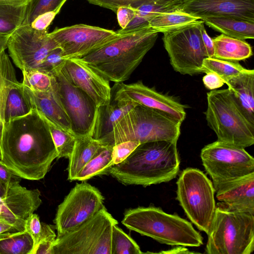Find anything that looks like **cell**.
<instances>
[{"mask_svg":"<svg viewBox=\"0 0 254 254\" xmlns=\"http://www.w3.org/2000/svg\"><path fill=\"white\" fill-rule=\"evenodd\" d=\"M32 0H0V2H30Z\"/></svg>","mask_w":254,"mask_h":254,"instance_id":"cell-51","label":"cell"},{"mask_svg":"<svg viewBox=\"0 0 254 254\" xmlns=\"http://www.w3.org/2000/svg\"><path fill=\"white\" fill-rule=\"evenodd\" d=\"M6 188L0 182V195L1 196H4L6 194Z\"/></svg>","mask_w":254,"mask_h":254,"instance_id":"cell-52","label":"cell"},{"mask_svg":"<svg viewBox=\"0 0 254 254\" xmlns=\"http://www.w3.org/2000/svg\"><path fill=\"white\" fill-rule=\"evenodd\" d=\"M204 114L217 140L245 148L254 143V124L247 117L230 90H213L207 93Z\"/></svg>","mask_w":254,"mask_h":254,"instance_id":"cell-6","label":"cell"},{"mask_svg":"<svg viewBox=\"0 0 254 254\" xmlns=\"http://www.w3.org/2000/svg\"><path fill=\"white\" fill-rule=\"evenodd\" d=\"M203 22L199 19L163 33L164 46L170 64L175 71L182 74L202 72L203 61L207 57L201 37Z\"/></svg>","mask_w":254,"mask_h":254,"instance_id":"cell-10","label":"cell"},{"mask_svg":"<svg viewBox=\"0 0 254 254\" xmlns=\"http://www.w3.org/2000/svg\"><path fill=\"white\" fill-rule=\"evenodd\" d=\"M65 59L60 47L51 51L45 59L41 70L53 73L55 70L62 67Z\"/></svg>","mask_w":254,"mask_h":254,"instance_id":"cell-41","label":"cell"},{"mask_svg":"<svg viewBox=\"0 0 254 254\" xmlns=\"http://www.w3.org/2000/svg\"><path fill=\"white\" fill-rule=\"evenodd\" d=\"M177 185V199L188 217L207 234L216 207L213 183L200 170L188 168L180 174Z\"/></svg>","mask_w":254,"mask_h":254,"instance_id":"cell-9","label":"cell"},{"mask_svg":"<svg viewBox=\"0 0 254 254\" xmlns=\"http://www.w3.org/2000/svg\"><path fill=\"white\" fill-rule=\"evenodd\" d=\"M62 70L73 85L85 92L97 107L109 104L111 88L109 81L75 59H65Z\"/></svg>","mask_w":254,"mask_h":254,"instance_id":"cell-19","label":"cell"},{"mask_svg":"<svg viewBox=\"0 0 254 254\" xmlns=\"http://www.w3.org/2000/svg\"><path fill=\"white\" fill-rule=\"evenodd\" d=\"M23 86L24 92L33 109H36L48 119L74 135L70 120L57 94L54 76L52 89L48 92L33 91Z\"/></svg>","mask_w":254,"mask_h":254,"instance_id":"cell-21","label":"cell"},{"mask_svg":"<svg viewBox=\"0 0 254 254\" xmlns=\"http://www.w3.org/2000/svg\"><path fill=\"white\" fill-rule=\"evenodd\" d=\"M182 0H157L142 4L136 8V13L126 28L118 30L126 32L148 26L149 21L161 12L180 9Z\"/></svg>","mask_w":254,"mask_h":254,"instance_id":"cell-26","label":"cell"},{"mask_svg":"<svg viewBox=\"0 0 254 254\" xmlns=\"http://www.w3.org/2000/svg\"><path fill=\"white\" fill-rule=\"evenodd\" d=\"M213 58L229 62H238L253 55L251 46L245 40L221 34L212 39Z\"/></svg>","mask_w":254,"mask_h":254,"instance_id":"cell-24","label":"cell"},{"mask_svg":"<svg viewBox=\"0 0 254 254\" xmlns=\"http://www.w3.org/2000/svg\"><path fill=\"white\" fill-rule=\"evenodd\" d=\"M122 223L130 230L159 243L172 246L198 247L203 238L188 221L154 206L127 210Z\"/></svg>","mask_w":254,"mask_h":254,"instance_id":"cell-5","label":"cell"},{"mask_svg":"<svg viewBox=\"0 0 254 254\" xmlns=\"http://www.w3.org/2000/svg\"><path fill=\"white\" fill-rule=\"evenodd\" d=\"M180 9L200 19L220 16L254 22V0H182Z\"/></svg>","mask_w":254,"mask_h":254,"instance_id":"cell-18","label":"cell"},{"mask_svg":"<svg viewBox=\"0 0 254 254\" xmlns=\"http://www.w3.org/2000/svg\"><path fill=\"white\" fill-rule=\"evenodd\" d=\"M202 164L214 190L219 186L254 173V159L244 148L217 140L201 151Z\"/></svg>","mask_w":254,"mask_h":254,"instance_id":"cell-11","label":"cell"},{"mask_svg":"<svg viewBox=\"0 0 254 254\" xmlns=\"http://www.w3.org/2000/svg\"><path fill=\"white\" fill-rule=\"evenodd\" d=\"M114 100L133 103L152 108L164 113L181 123L186 117V106L173 97L146 86L141 81L130 84L117 83Z\"/></svg>","mask_w":254,"mask_h":254,"instance_id":"cell-16","label":"cell"},{"mask_svg":"<svg viewBox=\"0 0 254 254\" xmlns=\"http://www.w3.org/2000/svg\"><path fill=\"white\" fill-rule=\"evenodd\" d=\"M118 223L104 207L79 227L57 237L51 254H111L112 229Z\"/></svg>","mask_w":254,"mask_h":254,"instance_id":"cell-8","label":"cell"},{"mask_svg":"<svg viewBox=\"0 0 254 254\" xmlns=\"http://www.w3.org/2000/svg\"><path fill=\"white\" fill-rule=\"evenodd\" d=\"M205 248L208 254H251L254 250V214L216 207Z\"/></svg>","mask_w":254,"mask_h":254,"instance_id":"cell-7","label":"cell"},{"mask_svg":"<svg viewBox=\"0 0 254 254\" xmlns=\"http://www.w3.org/2000/svg\"><path fill=\"white\" fill-rule=\"evenodd\" d=\"M59 47L48 29L37 30L22 23L9 36L7 49L16 66L22 71L41 70L43 63L53 49Z\"/></svg>","mask_w":254,"mask_h":254,"instance_id":"cell-13","label":"cell"},{"mask_svg":"<svg viewBox=\"0 0 254 254\" xmlns=\"http://www.w3.org/2000/svg\"><path fill=\"white\" fill-rule=\"evenodd\" d=\"M226 84L247 117L254 124V70L248 69Z\"/></svg>","mask_w":254,"mask_h":254,"instance_id":"cell-23","label":"cell"},{"mask_svg":"<svg viewBox=\"0 0 254 254\" xmlns=\"http://www.w3.org/2000/svg\"><path fill=\"white\" fill-rule=\"evenodd\" d=\"M41 115L49 127L57 152V158L64 157L68 159L73 150L76 137L48 119L42 114Z\"/></svg>","mask_w":254,"mask_h":254,"instance_id":"cell-35","label":"cell"},{"mask_svg":"<svg viewBox=\"0 0 254 254\" xmlns=\"http://www.w3.org/2000/svg\"><path fill=\"white\" fill-rule=\"evenodd\" d=\"M180 164L176 142L152 141L140 143L124 161L109 168L105 174L125 185L145 187L176 178Z\"/></svg>","mask_w":254,"mask_h":254,"instance_id":"cell-3","label":"cell"},{"mask_svg":"<svg viewBox=\"0 0 254 254\" xmlns=\"http://www.w3.org/2000/svg\"><path fill=\"white\" fill-rule=\"evenodd\" d=\"M104 197L95 187L76 184L59 205L54 219L57 237L74 230L104 207Z\"/></svg>","mask_w":254,"mask_h":254,"instance_id":"cell-12","label":"cell"},{"mask_svg":"<svg viewBox=\"0 0 254 254\" xmlns=\"http://www.w3.org/2000/svg\"><path fill=\"white\" fill-rule=\"evenodd\" d=\"M58 13L55 11H48L38 16L30 24L31 26L37 30L48 29Z\"/></svg>","mask_w":254,"mask_h":254,"instance_id":"cell-44","label":"cell"},{"mask_svg":"<svg viewBox=\"0 0 254 254\" xmlns=\"http://www.w3.org/2000/svg\"><path fill=\"white\" fill-rule=\"evenodd\" d=\"M161 253H172V254H178V253H191L190 252L188 251V249L183 248H175L173 250H171L168 252H161Z\"/></svg>","mask_w":254,"mask_h":254,"instance_id":"cell-50","label":"cell"},{"mask_svg":"<svg viewBox=\"0 0 254 254\" xmlns=\"http://www.w3.org/2000/svg\"><path fill=\"white\" fill-rule=\"evenodd\" d=\"M215 191L217 199L228 209L254 214V173L224 183Z\"/></svg>","mask_w":254,"mask_h":254,"instance_id":"cell-20","label":"cell"},{"mask_svg":"<svg viewBox=\"0 0 254 254\" xmlns=\"http://www.w3.org/2000/svg\"><path fill=\"white\" fill-rule=\"evenodd\" d=\"M33 241L25 230L0 234V254H30Z\"/></svg>","mask_w":254,"mask_h":254,"instance_id":"cell-32","label":"cell"},{"mask_svg":"<svg viewBox=\"0 0 254 254\" xmlns=\"http://www.w3.org/2000/svg\"><path fill=\"white\" fill-rule=\"evenodd\" d=\"M65 59L81 58L119 37L117 31L84 24L56 28L49 33Z\"/></svg>","mask_w":254,"mask_h":254,"instance_id":"cell-15","label":"cell"},{"mask_svg":"<svg viewBox=\"0 0 254 254\" xmlns=\"http://www.w3.org/2000/svg\"><path fill=\"white\" fill-rule=\"evenodd\" d=\"M19 82L9 56L5 50L0 53V160L1 159L0 145L3 127L6 101L11 89Z\"/></svg>","mask_w":254,"mask_h":254,"instance_id":"cell-28","label":"cell"},{"mask_svg":"<svg viewBox=\"0 0 254 254\" xmlns=\"http://www.w3.org/2000/svg\"><path fill=\"white\" fill-rule=\"evenodd\" d=\"M30 2H0V35L10 36L21 26Z\"/></svg>","mask_w":254,"mask_h":254,"instance_id":"cell-29","label":"cell"},{"mask_svg":"<svg viewBox=\"0 0 254 254\" xmlns=\"http://www.w3.org/2000/svg\"><path fill=\"white\" fill-rule=\"evenodd\" d=\"M159 32L149 26L121 33L102 48L74 58L109 81L127 80L154 46Z\"/></svg>","mask_w":254,"mask_h":254,"instance_id":"cell-2","label":"cell"},{"mask_svg":"<svg viewBox=\"0 0 254 254\" xmlns=\"http://www.w3.org/2000/svg\"><path fill=\"white\" fill-rule=\"evenodd\" d=\"M67 0H32L28 4L23 23L30 24L39 15L51 11L58 13Z\"/></svg>","mask_w":254,"mask_h":254,"instance_id":"cell-38","label":"cell"},{"mask_svg":"<svg viewBox=\"0 0 254 254\" xmlns=\"http://www.w3.org/2000/svg\"><path fill=\"white\" fill-rule=\"evenodd\" d=\"M135 104L114 100L107 105L97 107L90 136L98 140L102 138L113 130L115 124Z\"/></svg>","mask_w":254,"mask_h":254,"instance_id":"cell-22","label":"cell"},{"mask_svg":"<svg viewBox=\"0 0 254 254\" xmlns=\"http://www.w3.org/2000/svg\"><path fill=\"white\" fill-rule=\"evenodd\" d=\"M182 123L164 113L136 104L99 141L111 146L130 140L177 142Z\"/></svg>","mask_w":254,"mask_h":254,"instance_id":"cell-4","label":"cell"},{"mask_svg":"<svg viewBox=\"0 0 254 254\" xmlns=\"http://www.w3.org/2000/svg\"><path fill=\"white\" fill-rule=\"evenodd\" d=\"M202 81L205 87L210 90L218 89L225 84L221 77L211 72L206 73L202 78Z\"/></svg>","mask_w":254,"mask_h":254,"instance_id":"cell-45","label":"cell"},{"mask_svg":"<svg viewBox=\"0 0 254 254\" xmlns=\"http://www.w3.org/2000/svg\"><path fill=\"white\" fill-rule=\"evenodd\" d=\"M42 230L43 222H41L39 216L35 213L31 214L25 222V230L33 241V248L38 243Z\"/></svg>","mask_w":254,"mask_h":254,"instance_id":"cell-42","label":"cell"},{"mask_svg":"<svg viewBox=\"0 0 254 254\" xmlns=\"http://www.w3.org/2000/svg\"><path fill=\"white\" fill-rule=\"evenodd\" d=\"M103 144L90 135L77 137L72 153L68 158V180L74 178Z\"/></svg>","mask_w":254,"mask_h":254,"instance_id":"cell-27","label":"cell"},{"mask_svg":"<svg viewBox=\"0 0 254 254\" xmlns=\"http://www.w3.org/2000/svg\"><path fill=\"white\" fill-rule=\"evenodd\" d=\"M33 109L24 92L23 85L19 82L11 89L8 93L4 115L5 123L15 118L24 116Z\"/></svg>","mask_w":254,"mask_h":254,"instance_id":"cell-33","label":"cell"},{"mask_svg":"<svg viewBox=\"0 0 254 254\" xmlns=\"http://www.w3.org/2000/svg\"><path fill=\"white\" fill-rule=\"evenodd\" d=\"M9 36L0 35V53L7 48V43Z\"/></svg>","mask_w":254,"mask_h":254,"instance_id":"cell-49","label":"cell"},{"mask_svg":"<svg viewBox=\"0 0 254 254\" xmlns=\"http://www.w3.org/2000/svg\"><path fill=\"white\" fill-rule=\"evenodd\" d=\"M22 84L33 91L48 92L52 90L54 82L53 74L39 69L22 71Z\"/></svg>","mask_w":254,"mask_h":254,"instance_id":"cell-36","label":"cell"},{"mask_svg":"<svg viewBox=\"0 0 254 254\" xmlns=\"http://www.w3.org/2000/svg\"><path fill=\"white\" fill-rule=\"evenodd\" d=\"M113 146L103 144L88 162L74 178V180L84 181L99 175H105L106 170L114 165Z\"/></svg>","mask_w":254,"mask_h":254,"instance_id":"cell-30","label":"cell"},{"mask_svg":"<svg viewBox=\"0 0 254 254\" xmlns=\"http://www.w3.org/2000/svg\"><path fill=\"white\" fill-rule=\"evenodd\" d=\"M89 3L116 12L118 8L123 5H131L137 8L140 5L157 0H87Z\"/></svg>","mask_w":254,"mask_h":254,"instance_id":"cell-39","label":"cell"},{"mask_svg":"<svg viewBox=\"0 0 254 254\" xmlns=\"http://www.w3.org/2000/svg\"><path fill=\"white\" fill-rule=\"evenodd\" d=\"M16 177L0 160V182L6 188L11 181Z\"/></svg>","mask_w":254,"mask_h":254,"instance_id":"cell-47","label":"cell"},{"mask_svg":"<svg viewBox=\"0 0 254 254\" xmlns=\"http://www.w3.org/2000/svg\"><path fill=\"white\" fill-rule=\"evenodd\" d=\"M140 144L136 141H127L115 144L113 147V161L114 165L124 161Z\"/></svg>","mask_w":254,"mask_h":254,"instance_id":"cell-40","label":"cell"},{"mask_svg":"<svg viewBox=\"0 0 254 254\" xmlns=\"http://www.w3.org/2000/svg\"><path fill=\"white\" fill-rule=\"evenodd\" d=\"M19 231L13 226L0 220V234L5 232Z\"/></svg>","mask_w":254,"mask_h":254,"instance_id":"cell-48","label":"cell"},{"mask_svg":"<svg viewBox=\"0 0 254 254\" xmlns=\"http://www.w3.org/2000/svg\"><path fill=\"white\" fill-rule=\"evenodd\" d=\"M116 13L121 29H124L134 17L136 8L129 5L121 6L118 8Z\"/></svg>","mask_w":254,"mask_h":254,"instance_id":"cell-43","label":"cell"},{"mask_svg":"<svg viewBox=\"0 0 254 254\" xmlns=\"http://www.w3.org/2000/svg\"><path fill=\"white\" fill-rule=\"evenodd\" d=\"M200 19L181 9L161 12L151 19L148 26L159 33L171 31Z\"/></svg>","mask_w":254,"mask_h":254,"instance_id":"cell-31","label":"cell"},{"mask_svg":"<svg viewBox=\"0 0 254 254\" xmlns=\"http://www.w3.org/2000/svg\"><path fill=\"white\" fill-rule=\"evenodd\" d=\"M247 69L238 62L224 61L214 58L206 57L202 63V72H213L221 77L225 83Z\"/></svg>","mask_w":254,"mask_h":254,"instance_id":"cell-34","label":"cell"},{"mask_svg":"<svg viewBox=\"0 0 254 254\" xmlns=\"http://www.w3.org/2000/svg\"><path fill=\"white\" fill-rule=\"evenodd\" d=\"M19 179L16 176L6 187L5 201L0 204V220L22 231L27 219L40 206L42 200L38 189H26L20 184Z\"/></svg>","mask_w":254,"mask_h":254,"instance_id":"cell-17","label":"cell"},{"mask_svg":"<svg viewBox=\"0 0 254 254\" xmlns=\"http://www.w3.org/2000/svg\"><path fill=\"white\" fill-rule=\"evenodd\" d=\"M52 74L57 94L70 120L74 134L76 137L90 135L97 108L94 102L67 79L62 67Z\"/></svg>","mask_w":254,"mask_h":254,"instance_id":"cell-14","label":"cell"},{"mask_svg":"<svg viewBox=\"0 0 254 254\" xmlns=\"http://www.w3.org/2000/svg\"><path fill=\"white\" fill-rule=\"evenodd\" d=\"M204 22L201 26V37L206 52L207 57L213 58L214 48L212 39L208 35L204 25Z\"/></svg>","mask_w":254,"mask_h":254,"instance_id":"cell-46","label":"cell"},{"mask_svg":"<svg viewBox=\"0 0 254 254\" xmlns=\"http://www.w3.org/2000/svg\"><path fill=\"white\" fill-rule=\"evenodd\" d=\"M139 246L121 228L115 225L111 237V254H140Z\"/></svg>","mask_w":254,"mask_h":254,"instance_id":"cell-37","label":"cell"},{"mask_svg":"<svg viewBox=\"0 0 254 254\" xmlns=\"http://www.w3.org/2000/svg\"><path fill=\"white\" fill-rule=\"evenodd\" d=\"M201 19L209 27L228 36L243 40L254 38V22L220 16Z\"/></svg>","mask_w":254,"mask_h":254,"instance_id":"cell-25","label":"cell"},{"mask_svg":"<svg viewBox=\"0 0 254 254\" xmlns=\"http://www.w3.org/2000/svg\"><path fill=\"white\" fill-rule=\"evenodd\" d=\"M0 150L1 162L14 175L32 181L44 178L58 157L48 125L35 108L4 124Z\"/></svg>","mask_w":254,"mask_h":254,"instance_id":"cell-1","label":"cell"}]
</instances>
